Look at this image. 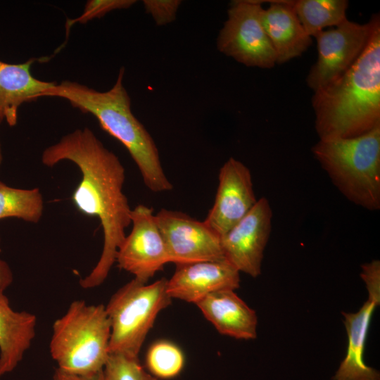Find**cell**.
Wrapping results in <instances>:
<instances>
[{
  "instance_id": "8fae6325",
  "label": "cell",
  "mask_w": 380,
  "mask_h": 380,
  "mask_svg": "<svg viewBox=\"0 0 380 380\" xmlns=\"http://www.w3.org/2000/svg\"><path fill=\"white\" fill-rule=\"evenodd\" d=\"M360 277L368 291V298L357 312H342L348 347L346 357L332 380H380L379 372L367 366L363 358L371 319L380 303L379 260L363 264Z\"/></svg>"
},
{
  "instance_id": "5bb4252c",
  "label": "cell",
  "mask_w": 380,
  "mask_h": 380,
  "mask_svg": "<svg viewBox=\"0 0 380 380\" xmlns=\"http://www.w3.org/2000/svg\"><path fill=\"white\" fill-rule=\"evenodd\" d=\"M240 286V272L226 259L177 265L167 281L169 296L196 304L208 295Z\"/></svg>"
},
{
  "instance_id": "7402d4cb",
  "label": "cell",
  "mask_w": 380,
  "mask_h": 380,
  "mask_svg": "<svg viewBox=\"0 0 380 380\" xmlns=\"http://www.w3.org/2000/svg\"><path fill=\"white\" fill-rule=\"evenodd\" d=\"M105 380H158L141 365L139 357L110 353L103 369Z\"/></svg>"
},
{
  "instance_id": "ba28073f",
  "label": "cell",
  "mask_w": 380,
  "mask_h": 380,
  "mask_svg": "<svg viewBox=\"0 0 380 380\" xmlns=\"http://www.w3.org/2000/svg\"><path fill=\"white\" fill-rule=\"evenodd\" d=\"M379 15L359 24L345 20L334 28L317 34L318 58L307 77V84L314 91L344 74L365 49Z\"/></svg>"
},
{
  "instance_id": "d4e9b609",
  "label": "cell",
  "mask_w": 380,
  "mask_h": 380,
  "mask_svg": "<svg viewBox=\"0 0 380 380\" xmlns=\"http://www.w3.org/2000/svg\"><path fill=\"white\" fill-rule=\"evenodd\" d=\"M52 380H105L103 370L91 374H73L56 368Z\"/></svg>"
},
{
  "instance_id": "8992f818",
  "label": "cell",
  "mask_w": 380,
  "mask_h": 380,
  "mask_svg": "<svg viewBox=\"0 0 380 380\" xmlns=\"http://www.w3.org/2000/svg\"><path fill=\"white\" fill-rule=\"evenodd\" d=\"M167 281L147 284L134 278L111 296L105 306L110 323V353L139 357L158 315L171 303Z\"/></svg>"
},
{
  "instance_id": "3957f363",
  "label": "cell",
  "mask_w": 380,
  "mask_h": 380,
  "mask_svg": "<svg viewBox=\"0 0 380 380\" xmlns=\"http://www.w3.org/2000/svg\"><path fill=\"white\" fill-rule=\"evenodd\" d=\"M124 74L122 67L113 86L105 91L64 80L44 91L41 97L63 99L81 112L94 116L101 128L128 151L149 190L170 191L173 186L165 174L156 144L132 112L131 99L123 84Z\"/></svg>"
},
{
  "instance_id": "4316f807",
  "label": "cell",
  "mask_w": 380,
  "mask_h": 380,
  "mask_svg": "<svg viewBox=\"0 0 380 380\" xmlns=\"http://www.w3.org/2000/svg\"><path fill=\"white\" fill-rule=\"evenodd\" d=\"M2 160H3V156H2L1 147V144H0V167L2 163Z\"/></svg>"
},
{
  "instance_id": "44dd1931",
  "label": "cell",
  "mask_w": 380,
  "mask_h": 380,
  "mask_svg": "<svg viewBox=\"0 0 380 380\" xmlns=\"http://www.w3.org/2000/svg\"><path fill=\"white\" fill-rule=\"evenodd\" d=\"M146 362L153 376L167 379L177 376L182 372L185 358L177 345L167 341H160L148 350Z\"/></svg>"
},
{
  "instance_id": "7c38bea8",
  "label": "cell",
  "mask_w": 380,
  "mask_h": 380,
  "mask_svg": "<svg viewBox=\"0 0 380 380\" xmlns=\"http://www.w3.org/2000/svg\"><path fill=\"white\" fill-rule=\"evenodd\" d=\"M272 210L265 197L220 237L224 258L252 277L261 273L264 251L272 231Z\"/></svg>"
},
{
  "instance_id": "9a60e30c",
  "label": "cell",
  "mask_w": 380,
  "mask_h": 380,
  "mask_svg": "<svg viewBox=\"0 0 380 380\" xmlns=\"http://www.w3.org/2000/svg\"><path fill=\"white\" fill-rule=\"evenodd\" d=\"M294 1H270L262 9L261 22L274 50L277 63L300 56L312 44L293 8Z\"/></svg>"
},
{
  "instance_id": "30bf717a",
  "label": "cell",
  "mask_w": 380,
  "mask_h": 380,
  "mask_svg": "<svg viewBox=\"0 0 380 380\" xmlns=\"http://www.w3.org/2000/svg\"><path fill=\"white\" fill-rule=\"evenodd\" d=\"M130 218L132 227L118 250L115 262L134 279L147 283L170 262L169 256L152 208L137 205Z\"/></svg>"
},
{
  "instance_id": "484cf974",
  "label": "cell",
  "mask_w": 380,
  "mask_h": 380,
  "mask_svg": "<svg viewBox=\"0 0 380 380\" xmlns=\"http://www.w3.org/2000/svg\"><path fill=\"white\" fill-rule=\"evenodd\" d=\"M1 243V238H0ZM13 280V273L8 265L0 260V281L7 289Z\"/></svg>"
},
{
  "instance_id": "52a82bcc",
  "label": "cell",
  "mask_w": 380,
  "mask_h": 380,
  "mask_svg": "<svg viewBox=\"0 0 380 380\" xmlns=\"http://www.w3.org/2000/svg\"><path fill=\"white\" fill-rule=\"evenodd\" d=\"M262 2L233 1L217 36V48L246 66L271 68L276 65L277 58L261 22Z\"/></svg>"
},
{
  "instance_id": "cb8c5ba5",
  "label": "cell",
  "mask_w": 380,
  "mask_h": 380,
  "mask_svg": "<svg viewBox=\"0 0 380 380\" xmlns=\"http://www.w3.org/2000/svg\"><path fill=\"white\" fill-rule=\"evenodd\" d=\"M142 2L145 11L158 26L172 23L182 4L180 0H144Z\"/></svg>"
},
{
  "instance_id": "9c48e42d",
  "label": "cell",
  "mask_w": 380,
  "mask_h": 380,
  "mask_svg": "<svg viewBox=\"0 0 380 380\" xmlns=\"http://www.w3.org/2000/svg\"><path fill=\"white\" fill-rule=\"evenodd\" d=\"M170 262L176 265L225 259L220 236L203 221L165 208L155 215Z\"/></svg>"
},
{
  "instance_id": "d6986e66",
  "label": "cell",
  "mask_w": 380,
  "mask_h": 380,
  "mask_svg": "<svg viewBox=\"0 0 380 380\" xmlns=\"http://www.w3.org/2000/svg\"><path fill=\"white\" fill-rule=\"evenodd\" d=\"M346 0H298L293 8L305 32L312 37L327 27H336L347 20Z\"/></svg>"
},
{
  "instance_id": "6da1fadb",
  "label": "cell",
  "mask_w": 380,
  "mask_h": 380,
  "mask_svg": "<svg viewBox=\"0 0 380 380\" xmlns=\"http://www.w3.org/2000/svg\"><path fill=\"white\" fill-rule=\"evenodd\" d=\"M41 160L49 167L69 160L81 172L72 201L80 213L99 220L103 245L99 261L80 284L86 289L97 287L108 276L131 224L132 208L123 192L125 167L88 127L77 129L45 148Z\"/></svg>"
},
{
  "instance_id": "277c9868",
  "label": "cell",
  "mask_w": 380,
  "mask_h": 380,
  "mask_svg": "<svg viewBox=\"0 0 380 380\" xmlns=\"http://www.w3.org/2000/svg\"><path fill=\"white\" fill-rule=\"evenodd\" d=\"M312 152L349 201L370 211L380 208V126L354 137L319 140Z\"/></svg>"
},
{
  "instance_id": "ac0fdd59",
  "label": "cell",
  "mask_w": 380,
  "mask_h": 380,
  "mask_svg": "<svg viewBox=\"0 0 380 380\" xmlns=\"http://www.w3.org/2000/svg\"><path fill=\"white\" fill-rule=\"evenodd\" d=\"M0 281V378L13 371L30 348L36 334L37 317L15 311Z\"/></svg>"
},
{
  "instance_id": "5b68a950",
  "label": "cell",
  "mask_w": 380,
  "mask_h": 380,
  "mask_svg": "<svg viewBox=\"0 0 380 380\" xmlns=\"http://www.w3.org/2000/svg\"><path fill=\"white\" fill-rule=\"evenodd\" d=\"M110 323L105 305L72 302L52 326L49 344L57 368L73 374L103 370L110 355Z\"/></svg>"
},
{
  "instance_id": "4fadbf2b",
  "label": "cell",
  "mask_w": 380,
  "mask_h": 380,
  "mask_svg": "<svg viewBox=\"0 0 380 380\" xmlns=\"http://www.w3.org/2000/svg\"><path fill=\"white\" fill-rule=\"evenodd\" d=\"M257 201L250 170L231 157L220 169L215 202L203 222L221 237L251 210Z\"/></svg>"
},
{
  "instance_id": "2e32d148",
  "label": "cell",
  "mask_w": 380,
  "mask_h": 380,
  "mask_svg": "<svg viewBox=\"0 0 380 380\" xmlns=\"http://www.w3.org/2000/svg\"><path fill=\"white\" fill-rule=\"evenodd\" d=\"M196 305L221 334L243 340L256 338L257 315L234 291L212 293Z\"/></svg>"
},
{
  "instance_id": "e0dca14e",
  "label": "cell",
  "mask_w": 380,
  "mask_h": 380,
  "mask_svg": "<svg viewBox=\"0 0 380 380\" xmlns=\"http://www.w3.org/2000/svg\"><path fill=\"white\" fill-rule=\"evenodd\" d=\"M36 61L30 58L18 64L0 61V123L6 121L14 127L20 107L41 98L57 83L40 80L32 75L30 68Z\"/></svg>"
},
{
  "instance_id": "ffe728a7",
  "label": "cell",
  "mask_w": 380,
  "mask_h": 380,
  "mask_svg": "<svg viewBox=\"0 0 380 380\" xmlns=\"http://www.w3.org/2000/svg\"><path fill=\"white\" fill-rule=\"evenodd\" d=\"M44 202L38 188L18 189L0 182V220L16 217L38 223L42 217Z\"/></svg>"
},
{
  "instance_id": "7a4b0ae2",
  "label": "cell",
  "mask_w": 380,
  "mask_h": 380,
  "mask_svg": "<svg viewBox=\"0 0 380 380\" xmlns=\"http://www.w3.org/2000/svg\"><path fill=\"white\" fill-rule=\"evenodd\" d=\"M312 104L319 140L354 137L380 126V18L355 63L315 91Z\"/></svg>"
},
{
  "instance_id": "603a6c76",
  "label": "cell",
  "mask_w": 380,
  "mask_h": 380,
  "mask_svg": "<svg viewBox=\"0 0 380 380\" xmlns=\"http://www.w3.org/2000/svg\"><path fill=\"white\" fill-rule=\"evenodd\" d=\"M136 2L135 0H89L82 15L67 20L66 32L75 23L85 24L95 18H101L113 11L127 9Z\"/></svg>"
}]
</instances>
